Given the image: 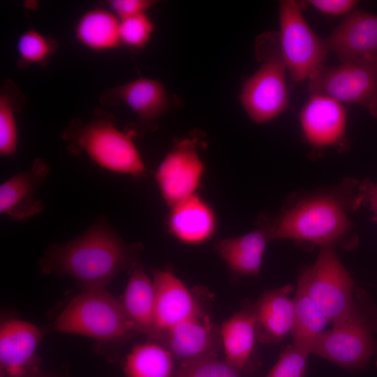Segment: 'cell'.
<instances>
[{"label": "cell", "instance_id": "cell-17", "mask_svg": "<svg viewBox=\"0 0 377 377\" xmlns=\"http://www.w3.org/2000/svg\"><path fill=\"white\" fill-rule=\"evenodd\" d=\"M271 233L272 217L263 215L256 229L237 237L221 239L215 244L214 249L232 273L256 276L267 245L272 241Z\"/></svg>", "mask_w": 377, "mask_h": 377}, {"label": "cell", "instance_id": "cell-19", "mask_svg": "<svg viewBox=\"0 0 377 377\" xmlns=\"http://www.w3.org/2000/svg\"><path fill=\"white\" fill-rule=\"evenodd\" d=\"M293 288L286 285L264 293L253 305L256 317L257 340L276 343L291 334L294 311L290 295Z\"/></svg>", "mask_w": 377, "mask_h": 377}, {"label": "cell", "instance_id": "cell-12", "mask_svg": "<svg viewBox=\"0 0 377 377\" xmlns=\"http://www.w3.org/2000/svg\"><path fill=\"white\" fill-rule=\"evenodd\" d=\"M303 134L314 148L346 147L347 114L341 102L311 94L300 113Z\"/></svg>", "mask_w": 377, "mask_h": 377}, {"label": "cell", "instance_id": "cell-10", "mask_svg": "<svg viewBox=\"0 0 377 377\" xmlns=\"http://www.w3.org/2000/svg\"><path fill=\"white\" fill-rule=\"evenodd\" d=\"M205 165L196 142L190 138L177 141L158 165L155 179L168 207L195 193L200 188Z\"/></svg>", "mask_w": 377, "mask_h": 377}, {"label": "cell", "instance_id": "cell-2", "mask_svg": "<svg viewBox=\"0 0 377 377\" xmlns=\"http://www.w3.org/2000/svg\"><path fill=\"white\" fill-rule=\"evenodd\" d=\"M351 210L343 182L334 188L295 193L272 217V240L336 246L354 232L348 214Z\"/></svg>", "mask_w": 377, "mask_h": 377}, {"label": "cell", "instance_id": "cell-23", "mask_svg": "<svg viewBox=\"0 0 377 377\" xmlns=\"http://www.w3.org/2000/svg\"><path fill=\"white\" fill-rule=\"evenodd\" d=\"M293 302V344L311 354L315 341L329 322L309 294L304 269L299 276Z\"/></svg>", "mask_w": 377, "mask_h": 377}, {"label": "cell", "instance_id": "cell-33", "mask_svg": "<svg viewBox=\"0 0 377 377\" xmlns=\"http://www.w3.org/2000/svg\"><path fill=\"white\" fill-rule=\"evenodd\" d=\"M357 2L354 0H310L306 1L319 12L333 16L350 13Z\"/></svg>", "mask_w": 377, "mask_h": 377}, {"label": "cell", "instance_id": "cell-34", "mask_svg": "<svg viewBox=\"0 0 377 377\" xmlns=\"http://www.w3.org/2000/svg\"><path fill=\"white\" fill-rule=\"evenodd\" d=\"M24 377H45V376L38 373H34V374H30Z\"/></svg>", "mask_w": 377, "mask_h": 377}, {"label": "cell", "instance_id": "cell-26", "mask_svg": "<svg viewBox=\"0 0 377 377\" xmlns=\"http://www.w3.org/2000/svg\"><path fill=\"white\" fill-rule=\"evenodd\" d=\"M171 377H242L225 359L208 356L181 362Z\"/></svg>", "mask_w": 377, "mask_h": 377}, {"label": "cell", "instance_id": "cell-32", "mask_svg": "<svg viewBox=\"0 0 377 377\" xmlns=\"http://www.w3.org/2000/svg\"><path fill=\"white\" fill-rule=\"evenodd\" d=\"M154 3L151 0H112L111 10L121 20L146 13Z\"/></svg>", "mask_w": 377, "mask_h": 377}, {"label": "cell", "instance_id": "cell-31", "mask_svg": "<svg viewBox=\"0 0 377 377\" xmlns=\"http://www.w3.org/2000/svg\"><path fill=\"white\" fill-rule=\"evenodd\" d=\"M347 186L352 210L362 205L367 206L377 216V183L369 180L344 179Z\"/></svg>", "mask_w": 377, "mask_h": 377}, {"label": "cell", "instance_id": "cell-28", "mask_svg": "<svg viewBox=\"0 0 377 377\" xmlns=\"http://www.w3.org/2000/svg\"><path fill=\"white\" fill-rule=\"evenodd\" d=\"M52 43L42 34L29 29L22 34L17 43L19 57L26 64H40L52 53Z\"/></svg>", "mask_w": 377, "mask_h": 377}, {"label": "cell", "instance_id": "cell-22", "mask_svg": "<svg viewBox=\"0 0 377 377\" xmlns=\"http://www.w3.org/2000/svg\"><path fill=\"white\" fill-rule=\"evenodd\" d=\"M219 332L225 360L242 371L249 364L258 341L253 306L235 313L224 321Z\"/></svg>", "mask_w": 377, "mask_h": 377}, {"label": "cell", "instance_id": "cell-7", "mask_svg": "<svg viewBox=\"0 0 377 377\" xmlns=\"http://www.w3.org/2000/svg\"><path fill=\"white\" fill-rule=\"evenodd\" d=\"M311 94L363 106L377 118V54L325 67L308 80Z\"/></svg>", "mask_w": 377, "mask_h": 377}, {"label": "cell", "instance_id": "cell-21", "mask_svg": "<svg viewBox=\"0 0 377 377\" xmlns=\"http://www.w3.org/2000/svg\"><path fill=\"white\" fill-rule=\"evenodd\" d=\"M109 96L125 104L144 122L157 119L170 103L165 86L147 77H138L114 87Z\"/></svg>", "mask_w": 377, "mask_h": 377}, {"label": "cell", "instance_id": "cell-25", "mask_svg": "<svg viewBox=\"0 0 377 377\" xmlns=\"http://www.w3.org/2000/svg\"><path fill=\"white\" fill-rule=\"evenodd\" d=\"M124 368L128 377H171L175 369V358L158 343H141L128 355Z\"/></svg>", "mask_w": 377, "mask_h": 377}, {"label": "cell", "instance_id": "cell-16", "mask_svg": "<svg viewBox=\"0 0 377 377\" xmlns=\"http://www.w3.org/2000/svg\"><path fill=\"white\" fill-rule=\"evenodd\" d=\"M324 39L340 62L377 54V15L353 10Z\"/></svg>", "mask_w": 377, "mask_h": 377}, {"label": "cell", "instance_id": "cell-11", "mask_svg": "<svg viewBox=\"0 0 377 377\" xmlns=\"http://www.w3.org/2000/svg\"><path fill=\"white\" fill-rule=\"evenodd\" d=\"M155 288V332L153 341L165 331L205 313L201 300L171 269H152Z\"/></svg>", "mask_w": 377, "mask_h": 377}, {"label": "cell", "instance_id": "cell-4", "mask_svg": "<svg viewBox=\"0 0 377 377\" xmlns=\"http://www.w3.org/2000/svg\"><path fill=\"white\" fill-rule=\"evenodd\" d=\"M258 69L243 84L239 101L250 119L256 124L269 122L288 105L286 66L278 32L269 31L256 40Z\"/></svg>", "mask_w": 377, "mask_h": 377}, {"label": "cell", "instance_id": "cell-9", "mask_svg": "<svg viewBox=\"0 0 377 377\" xmlns=\"http://www.w3.org/2000/svg\"><path fill=\"white\" fill-rule=\"evenodd\" d=\"M376 348L371 328L355 306L348 317L320 334L311 354L346 369H359L366 367Z\"/></svg>", "mask_w": 377, "mask_h": 377}, {"label": "cell", "instance_id": "cell-6", "mask_svg": "<svg viewBox=\"0 0 377 377\" xmlns=\"http://www.w3.org/2000/svg\"><path fill=\"white\" fill-rule=\"evenodd\" d=\"M278 32L281 54L291 80H310L324 68L329 52L325 39L311 29L302 13V3L293 0L279 2Z\"/></svg>", "mask_w": 377, "mask_h": 377}, {"label": "cell", "instance_id": "cell-27", "mask_svg": "<svg viewBox=\"0 0 377 377\" xmlns=\"http://www.w3.org/2000/svg\"><path fill=\"white\" fill-rule=\"evenodd\" d=\"M18 140L17 126L13 101L10 95L0 96V155H15Z\"/></svg>", "mask_w": 377, "mask_h": 377}, {"label": "cell", "instance_id": "cell-3", "mask_svg": "<svg viewBox=\"0 0 377 377\" xmlns=\"http://www.w3.org/2000/svg\"><path fill=\"white\" fill-rule=\"evenodd\" d=\"M135 136L134 131H122L114 121L105 118L86 124L75 122L64 133L71 154L84 153L102 168L141 177L146 173V167L134 142Z\"/></svg>", "mask_w": 377, "mask_h": 377}, {"label": "cell", "instance_id": "cell-20", "mask_svg": "<svg viewBox=\"0 0 377 377\" xmlns=\"http://www.w3.org/2000/svg\"><path fill=\"white\" fill-rule=\"evenodd\" d=\"M121 303L134 330L151 339L155 332V288L139 261L130 268Z\"/></svg>", "mask_w": 377, "mask_h": 377}, {"label": "cell", "instance_id": "cell-15", "mask_svg": "<svg viewBox=\"0 0 377 377\" xmlns=\"http://www.w3.org/2000/svg\"><path fill=\"white\" fill-rule=\"evenodd\" d=\"M169 208L165 226L177 241L187 245H200L215 235L218 228L216 212L198 193Z\"/></svg>", "mask_w": 377, "mask_h": 377}, {"label": "cell", "instance_id": "cell-30", "mask_svg": "<svg viewBox=\"0 0 377 377\" xmlns=\"http://www.w3.org/2000/svg\"><path fill=\"white\" fill-rule=\"evenodd\" d=\"M154 30V24L146 13L120 20L122 44L131 47H145L150 40Z\"/></svg>", "mask_w": 377, "mask_h": 377}, {"label": "cell", "instance_id": "cell-1", "mask_svg": "<svg viewBox=\"0 0 377 377\" xmlns=\"http://www.w3.org/2000/svg\"><path fill=\"white\" fill-rule=\"evenodd\" d=\"M142 246L126 243L104 216L75 239L51 245L40 262L43 273L68 274L87 290L104 289L119 272L138 261Z\"/></svg>", "mask_w": 377, "mask_h": 377}, {"label": "cell", "instance_id": "cell-18", "mask_svg": "<svg viewBox=\"0 0 377 377\" xmlns=\"http://www.w3.org/2000/svg\"><path fill=\"white\" fill-rule=\"evenodd\" d=\"M43 337L37 326L17 319L3 323L0 328V362L12 377H24L29 372L36 350Z\"/></svg>", "mask_w": 377, "mask_h": 377}, {"label": "cell", "instance_id": "cell-24", "mask_svg": "<svg viewBox=\"0 0 377 377\" xmlns=\"http://www.w3.org/2000/svg\"><path fill=\"white\" fill-rule=\"evenodd\" d=\"M75 30L77 40L94 51H108L122 44L120 20L112 10L94 8L87 11L78 20Z\"/></svg>", "mask_w": 377, "mask_h": 377}, {"label": "cell", "instance_id": "cell-5", "mask_svg": "<svg viewBox=\"0 0 377 377\" xmlns=\"http://www.w3.org/2000/svg\"><path fill=\"white\" fill-rule=\"evenodd\" d=\"M54 329L102 342L124 340L135 333L121 301L105 289L87 290L75 297L57 317Z\"/></svg>", "mask_w": 377, "mask_h": 377}, {"label": "cell", "instance_id": "cell-13", "mask_svg": "<svg viewBox=\"0 0 377 377\" xmlns=\"http://www.w3.org/2000/svg\"><path fill=\"white\" fill-rule=\"evenodd\" d=\"M154 342L164 346L180 362L216 356L221 346L219 327L205 313L174 325Z\"/></svg>", "mask_w": 377, "mask_h": 377}, {"label": "cell", "instance_id": "cell-8", "mask_svg": "<svg viewBox=\"0 0 377 377\" xmlns=\"http://www.w3.org/2000/svg\"><path fill=\"white\" fill-rule=\"evenodd\" d=\"M309 294L329 323H338L355 309L353 281L334 245L320 247L314 263L304 269Z\"/></svg>", "mask_w": 377, "mask_h": 377}, {"label": "cell", "instance_id": "cell-14", "mask_svg": "<svg viewBox=\"0 0 377 377\" xmlns=\"http://www.w3.org/2000/svg\"><path fill=\"white\" fill-rule=\"evenodd\" d=\"M50 172L48 163L38 158L27 170L3 182L0 186L1 214L25 221L41 213L45 205L36 195Z\"/></svg>", "mask_w": 377, "mask_h": 377}, {"label": "cell", "instance_id": "cell-29", "mask_svg": "<svg viewBox=\"0 0 377 377\" xmlns=\"http://www.w3.org/2000/svg\"><path fill=\"white\" fill-rule=\"evenodd\" d=\"M310 355L293 344L287 346L265 377H304Z\"/></svg>", "mask_w": 377, "mask_h": 377}]
</instances>
